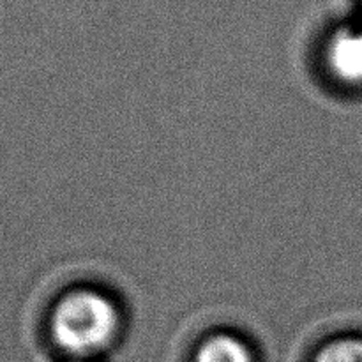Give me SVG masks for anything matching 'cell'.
Instances as JSON below:
<instances>
[{
    "label": "cell",
    "instance_id": "4",
    "mask_svg": "<svg viewBox=\"0 0 362 362\" xmlns=\"http://www.w3.org/2000/svg\"><path fill=\"white\" fill-rule=\"evenodd\" d=\"M311 362H362V334L349 332L327 339L315 350Z\"/></svg>",
    "mask_w": 362,
    "mask_h": 362
},
{
    "label": "cell",
    "instance_id": "5",
    "mask_svg": "<svg viewBox=\"0 0 362 362\" xmlns=\"http://www.w3.org/2000/svg\"><path fill=\"white\" fill-rule=\"evenodd\" d=\"M66 362H99V361H66Z\"/></svg>",
    "mask_w": 362,
    "mask_h": 362
},
{
    "label": "cell",
    "instance_id": "2",
    "mask_svg": "<svg viewBox=\"0 0 362 362\" xmlns=\"http://www.w3.org/2000/svg\"><path fill=\"white\" fill-rule=\"evenodd\" d=\"M322 60L332 87L346 94H362V23L332 32Z\"/></svg>",
    "mask_w": 362,
    "mask_h": 362
},
{
    "label": "cell",
    "instance_id": "1",
    "mask_svg": "<svg viewBox=\"0 0 362 362\" xmlns=\"http://www.w3.org/2000/svg\"><path fill=\"white\" fill-rule=\"evenodd\" d=\"M126 325L117 297L90 285L60 296L48 320L49 338L67 361H99L122 341Z\"/></svg>",
    "mask_w": 362,
    "mask_h": 362
},
{
    "label": "cell",
    "instance_id": "3",
    "mask_svg": "<svg viewBox=\"0 0 362 362\" xmlns=\"http://www.w3.org/2000/svg\"><path fill=\"white\" fill-rule=\"evenodd\" d=\"M191 362H260L250 339L233 331H216L197 345Z\"/></svg>",
    "mask_w": 362,
    "mask_h": 362
}]
</instances>
